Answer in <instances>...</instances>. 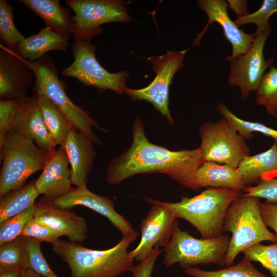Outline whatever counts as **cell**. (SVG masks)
<instances>
[{"label":"cell","mask_w":277,"mask_h":277,"mask_svg":"<svg viewBox=\"0 0 277 277\" xmlns=\"http://www.w3.org/2000/svg\"><path fill=\"white\" fill-rule=\"evenodd\" d=\"M144 130L140 117H136L132 143L128 150L110 161L107 168V182L114 185L137 174L160 173L185 187L199 189L196 173L205 162L200 148L172 151L149 142Z\"/></svg>","instance_id":"cell-1"},{"label":"cell","mask_w":277,"mask_h":277,"mask_svg":"<svg viewBox=\"0 0 277 277\" xmlns=\"http://www.w3.org/2000/svg\"><path fill=\"white\" fill-rule=\"evenodd\" d=\"M137 236L135 230L123 235L118 243L105 250L60 239L51 244L54 253L68 265L71 277H117L134 267L128 248Z\"/></svg>","instance_id":"cell-2"},{"label":"cell","mask_w":277,"mask_h":277,"mask_svg":"<svg viewBox=\"0 0 277 277\" xmlns=\"http://www.w3.org/2000/svg\"><path fill=\"white\" fill-rule=\"evenodd\" d=\"M240 194L233 189L208 187L192 197L182 196L179 202L167 203L176 219L185 220L203 238L211 239L222 234L226 212Z\"/></svg>","instance_id":"cell-3"},{"label":"cell","mask_w":277,"mask_h":277,"mask_svg":"<svg viewBox=\"0 0 277 277\" xmlns=\"http://www.w3.org/2000/svg\"><path fill=\"white\" fill-rule=\"evenodd\" d=\"M259 198L240 194L229 207L223 231L231 233L225 265H232L240 253L263 241L275 243L276 238L265 225L260 212Z\"/></svg>","instance_id":"cell-4"},{"label":"cell","mask_w":277,"mask_h":277,"mask_svg":"<svg viewBox=\"0 0 277 277\" xmlns=\"http://www.w3.org/2000/svg\"><path fill=\"white\" fill-rule=\"evenodd\" d=\"M0 197L22 188L29 176L43 170L49 154L13 129L0 142Z\"/></svg>","instance_id":"cell-5"},{"label":"cell","mask_w":277,"mask_h":277,"mask_svg":"<svg viewBox=\"0 0 277 277\" xmlns=\"http://www.w3.org/2000/svg\"><path fill=\"white\" fill-rule=\"evenodd\" d=\"M28 65L35 77L33 92L39 93L47 97L63 112L74 129L88 136L94 144L100 145L101 142L92 131V127L100 130L103 129L87 111L74 104L69 98L58 78L54 61L46 54L36 61L28 62Z\"/></svg>","instance_id":"cell-6"},{"label":"cell","mask_w":277,"mask_h":277,"mask_svg":"<svg viewBox=\"0 0 277 277\" xmlns=\"http://www.w3.org/2000/svg\"><path fill=\"white\" fill-rule=\"evenodd\" d=\"M230 237L227 235L211 239H196L182 230L175 222L171 239L164 248V265L178 263L184 269L200 264L225 265V256Z\"/></svg>","instance_id":"cell-7"},{"label":"cell","mask_w":277,"mask_h":277,"mask_svg":"<svg viewBox=\"0 0 277 277\" xmlns=\"http://www.w3.org/2000/svg\"><path fill=\"white\" fill-rule=\"evenodd\" d=\"M66 3L74 13L72 31L74 42H90L102 33L101 26L104 24L132 21L123 1L67 0Z\"/></svg>","instance_id":"cell-8"},{"label":"cell","mask_w":277,"mask_h":277,"mask_svg":"<svg viewBox=\"0 0 277 277\" xmlns=\"http://www.w3.org/2000/svg\"><path fill=\"white\" fill-rule=\"evenodd\" d=\"M97 47L88 42H74L71 47L74 61L62 70V74L74 77L85 86L95 87L100 93L111 90L123 94L130 73L126 71L111 73L106 70L95 57Z\"/></svg>","instance_id":"cell-9"},{"label":"cell","mask_w":277,"mask_h":277,"mask_svg":"<svg viewBox=\"0 0 277 277\" xmlns=\"http://www.w3.org/2000/svg\"><path fill=\"white\" fill-rule=\"evenodd\" d=\"M201 144L199 147L205 162L237 168L249 155L245 140L224 117L203 123L200 128Z\"/></svg>","instance_id":"cell-10"},{"label":"cell","mask_w":277,"mask_h":277,"mask_svg":"<svg viewBox=\"0 0 277 277\" xmlns=\"http://www.w3.org/2000/svg\"><path fill=\"white\" fill-rule=\"evenodd\" d=\"M187 51H168L163 55L148 57L155 73L154 78L146 87L138 89L126 87L124 91L132 101L145 100L150 103L165 116L170 125L174 121L168 107L169 87L174 75L184 67Z\"/></svg>","instance_id":"cell-11"},{"label":"cell","mask_w":277,"mask_h":277,"mask_svg":"<svg viewBox=\"0 0 277 277\" xmlns=\"http://www.w3.org/2000/svg\"><path fill=\"white\" fill-rule=\"evenodd\" d=\"M271 28L270 25L256 35L251 47L245 53L232 58L227 57L230 65L228 84L239 87L244 98H248L251 91H256L267 69L272 66L274 60H266L264 55Z\"/></svg>","instance_id":"cell-12"},{"label":"cell","mask_w":277,"mask_h":277,"mask_svg":"<svg viewBox=\"0 0 277 277\" xmlns=\"http://www.w3.org/2000/svg\"><path fill=\"white\" fill-rule=\"evenodd\" d=\"M152 205L141 224V236L137 246L129 251L132 258L141 262L157 247L165 248L169 243L176 219L167 202L145 198Z\"/></svg>","instance_id":"cell-13"},{"label":"cell","mask_w":277,"mask_h":277,"mask_svg":"<svg viewBox=\"0 0 277 277\" xmlns=\"http://www.w3.org/2000/svg\"><path fill=\"white\" fill-rule=\"evenodd\" d=\"M199 7L208 16V22L203 30L193 40V46L200 45L202 38L209 26L217 23L222 28L224 35L232 45V54L228 58H232L245 53L251 47L256 36L254 33L247 34L241 30L229 17L227 10L228 4L224 0H199Z\"/></svg>","instance_id":"cell-14"},{"label":"cell","mask_w":277,"mask_h":277,"mask_svg":"<svg viewBox=\"0 0 277 277\" xmlns=\"http://www.w3.org/2000/svg\"><path fill=\"white\" fill-rule=\"evenodd\" d=\"M28 62L16 48L0 45V96L2 99L24 102L32 77Z\"/></svg>","instance_id":"cell-15"},{"label":"cell","mask_w":277,"mask_h":277,"mask_svg":"<svg viewBox=\"0 0 277 277\" xmlns=\"http://www.w3.org/2000/svg\"><path fill=\"white\" fill-rule=\"evenodd\" d=\"M34 217L47 225L69 241L82 243L87 239V225L85 217L59 207L43 198L34 205Z\"/></svg>","instance_id":"cell-16"},{"label":"cell","mask_w":277,"mask_h":277,"mask_svg":"<svg viewBox=\"0 0 277 277\" xmlns=\"http://www.w3.org/2000/svg\"><path fill=\"white\" fill-rule=\"evenodd\" d=\"M52 202L59 207L67 209L77 205L87 207L108 219L122 235H128L135 231L131 224L115 211L113 201L94 193L87 186L72 188L67 194Z\"/></svg>","instance_id":"cell-17"},{"label":"cell","mask_w":277,"mask_h":277,"mask_svg":"<svg viewBox=\"0 0 277 277\" xmlns=\"http://www.w3.org/2000/svg\"><path fill=\"white\" fill-rule=\"evenodd\" d=\"M64 148L49 153L42 172L34 181L39 195L53 201L67 194L72 189L71 168Z\"/></svg>","instance_id":"cell-18"},{"label":"cell","mask_w":277,"mask_h":277,"mask_svg":"<svg viewBox=\"0 0 277 277\" xmlns=\"http://www.w3.org/2000/svg\"><path fill=\"white\" fill-rule=\"evenodd\" d=\"M93 141L72 128L69 132L64 149L71 166V181L76 187L86 186L88 175L96 155Z\"/></svg>","instance_id":"cell-19"},{"label":"cell","mask_w":277,"mask_h":277,"mask_svg":"<svg viewBox=\"0 0 277 277\" xmlns=\"http://www.w3.org/2000/svg\"><path fill=\"white\" fill-rule=\"evenodd\" d=\"M12 129L24 133L47 153L56 150V145L46 126L37 98L34 95L24 102L14 118Z\"/></svg>","instance_id":"cell-20"},{"label":"cell","mask_w":277,"mask_h":277,"mask_svg":"<svg viewBox=\"0 0 277 277\" xmlns=\"http://www.w3.org/2000/svg\"><path fill=\"white\" fill-rule=\"evenodd\" d=\"M39 17L46 27L69 38L72 35L73 15L71 9L59 0H19Z\"/></svg>","instance_id":"cell-21"},{"label":"cell","mask_w":277,"mask_h":277,"mask_svg":"<svg viewBox=\"0 0 277 277\" xmlns=\"http://www.w3.org/2000/svg\"><path fill=\"white\" fill-rule=\"evenodd\" d=\"M68 39L46 27L37 33L25 37L17 45V49L25 60L32 63L52 50L66 51L69 47Z\"/></svg>","instance_id":"cell-22"},{"label":"cell","mask_w":277,"mask_h":277,"mask_svg":"<svg viewBox=\"0 0 277 277\" xmlns=\"http://www.w3.org/2000/svg\"><path fill=\"white\" fill-rule=\"evenodd\" d=\"M196 182L201 187L222 188L239 192L246 187L237 168L212 162H204L196 173Z\"/></svg>","instance_id":"cell-23"},{"label":"cell","mask_w":277,"mask_h":277,"mask_svg":"<svg viewBox=\"0 0 277 277\" xmlns=\"http://www.w3.org/2000/svg\"><path fill=\"white\" fill-rule=\"evenodd\" d=\"M237 170L246 187L265 174L277 173V140L265 151L245 157Z\"/></svg>","instance_id":"cell-24"},{"label":"cell","mask_w":277,"mask_h":277,"mask_svg":"<svg viewBox=\"0 0 277 277\" xmlns=\"http://www.w3.org/2000/svg\"><path fill=\"white\" fill-rule=\"evenodd\" d=\"M39 106L43 119L56 145L64 147L71 130L73 128L63 112L44 95L33 92Z\"/></svg>","instance_id":"cell-25"},{"label":"cell","mask_w":277,"mask_h":277,"mask_svg":"<svg viewBox=\"0 0 277 277\" xmlns=\"http://www.w3.org/2000/svg\"><path fill=\"white\" fill-rule=\"evenodd\" d=\"M39 195L34 181L1 197L0 223L34 205Z\"/></svg>","instance_id":"cell-26"},{"label":"cell","mask_w":277,"mask_h":277,"mask_svg":"<svg viewBox=\"0 0 277 277\" xmlns=\"http://www.w3.org/2000/svg\"><path fill=\"white\" fill-rule=\"evenodd\" d=\"M28 268L26 237L0 244V272Z\"/></svg>","instance_id":"cell-27"},{"label":"cell","mask_w":277,"mask_h":277,"mask_svg":"<svg viewBox=\"0 0 277 277\" xmlns=\"http://www.w3.org/2000/svg\"><path fill=\"white\" fill-rule=\"evenodd\" d=\"M185 272L193 277H268L244 257L238 263L215 270H204L197 267L184 269Z\"/></svg>","instance_id":"cell-28"},{"label":"cell","mask_w":277,"mask_h":277,"mask_svg":"<svg viewBox=\"0 0 277 277\" xmlns=\"http://www.w3.org/2000/svg\"><path fill=\"white\" fill-rule=\"evenodd\" d=\"M216 110L245 140L251 138L253 133L258 132L277 140V130L260 122L240 118L229 110L223 103L217 104Z\"/></svg>","instance_id":"cell-29"},{"label":"cell","mask_w":277,"mask_h":277,"mask_svg":"<svg viewBox=\"0 0 277 277\" xmlns=\"http://www.w3.org/2000/svg\"><path fill=\"white\" fill-rule=\"evenodd\" d=\"M256 103L263 106L270 115L277 117V68L270 67L256 90Z\"/></svg>","instance_id":"cell-30"},{"label":"cell","mask_w":277,"mask_h":277,"mask_svg":"<svg viewBox=\"0 0 277 277\" xmlns=\"http://www.w3.org/2000/svg\"><path fill=\"white\" fill-rule=\"evenodd\" d=\"M14 7L6 0L0 1V37L3 43L10 48H16L25 37L16 29L13 22Z\"/></svg>","instance_id":"cell-31"},{"label":"cell","mask_w":277,"mask_h":277,"mask_svg":"<svg viewBox=\"0 0 277 277\" xmlns=\"http://www.w3.org/2000/svg\"><path fill=\"white\" fill-rule=\"evenodd\" d=\"M244 256L251 262L260 263L270 273L277 277V243L265 245L258 243L243 251Z\"/></svg>","instance_id":"cell-32"},{"label":"cell","mask_w":277,"mask_h":277,"mask_svg":"<svg viewBox=\"0 0 277 277\" xmlns=\"http://www.w3.org/2000/svg\"><path fill=\"white\" fill-rule=\"evenodd\" d=\"M275 13H277V1L264 0L255 12L237 17L234 22L238 26L247 24H255L256 29L254 33L256 36L270 25L269 19Z\"/></svg>","instance_id":"cell-33"},{"label":"cell","mask_w":277,"mask_h":277,"mask_svg":"<svg viewBox=\"0 0 277 277\" xmlns=\"http://www.w3.org/2000/svg\"><path fill=\"white\" fill-rule=\"evenodd\" d=\"M34 216V206L0 223V244L21 235L26 223Z\"/></svg>","instance_id":"cell-34"},{"label":"cell","mask_w":277,"mask_h":277,"mask_svg":"<svg viewBox=\"0 0 277 277\" xmlns=\"http://www.w3.org/2000/svg\"><path fill=\"white\" fill-rule=\"evenodd\" d=\"M26 245L28 268L34 270L44 277H58L52 270L45 259L41 249L40 242L26 237Z\"/></svg>","instance_id":"cell-35"},{"label":"cell","mask_w":277,"mask_h":277,"mask_svg":"<svg viewBox=\"0 0 277 277\" xmlns=\"http://www.w3.org/2000/svg\"><path fill=\"white\" fill-rule=\"evenodd\" d=\"M32 238L40 242L52 244L62 236L58 233L34 216L30 219L24 227L21 235Z\"/></svg>","instance_id":"cell-36"},{"label":"cell","mask_w":277,"mask_h":277,"mask_svg":"<svg viewBox=\"0 0 277 277\" xmlns=\"http://www.w3.org/2000/svg\"><path fill=\"white\" fill-rule=\"evenodd\" d=\"M24 102L13 99L1 100L0 142L2 141L6 134L12 129L14 118Z\"/></svg>","instance_id":"cell-37"},{"label":"cell","mask_w":277,"mask_h":277,"mask_svg":"<svg viewBox=\"0 0 277 277\" xmlns=\"http://www.w3.org/2000/svg\"><path fill=\"white\" fill-rule=\"evenodd\" d=\"M243 191L246 195L264 199L267 203H277V177L263 179L256 185L245 187Z\"/></svg>","instance_id":"cell-38"},{"label":"cell","mask_w":277,"mask_h":277,"mask_svg":"<svg viewBox=\"0 0 277 277\" xmlns=\"http://www.w3.org/2000/svg\"><path fill=\"white\" fill-rule=\"evenodd\" d=\"M162 252L159 247L155 248L146 258L134 266L132 277H151L156 260Z\"/></svg>","instance_id":"cell-39"},{"label":"cell","mask_w":277,"mask_h":277,"mask_svg":"<svg viewBox=\"0 0 277 277\" xmlns=\"http://www.w3.org/2000/svg\"><path fill=\"white\" fill-rule=\"evenodd\" d=\"M260 209L266 226L274 231L277 243V203H260Z\"/></svg>","instance_id":"cell-40"},{"label":"cell","mask_w":277,"mask_h":277,"mask_svg":"<svg viewBox=\"0 0 277 277\" xmlns=\"http://www.w3.org/2000/svg\"><path fill=\"white\" fill-rule=\"evenodd\" d=\"M228 8L231 9L239 16H243L248 13L247 1L244 0H228Z\"/></svg>","instance_id":"cell-41"},{"label":"cell","mask_w":277,"mask_h":277,"mask_svg":"<svg viewBox=\"0 0 277 277\" xmlns=\"http://www.w3.org/2000/svg\"><path fill=\"white\" fill-rule=\"evenodd\" d=\"M19 277H44L42 274L29 268L22 269L19 272Z\"/></svg>","instance_id":"cell-42"},{"label":"cell","mask_w":277,"mask_h":277,"mask_svg":"<svg viewBox=\"0 0 277 277\" xmlns=\"http://www.w3.org/2000/svg\"><path fill=\"white\" fill-rule=\"evenodd\" d=\"M20 271L8 270L0 272V277H19Z\"/></svg>","instance_id":"cell-43"}]
</instances>
